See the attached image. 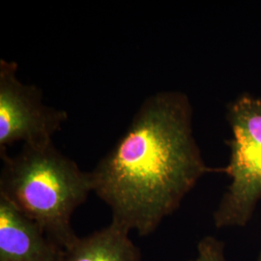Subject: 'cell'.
<instances>
[{
    "label": "cell",
    "instance_id": "1",
    "mask_svg": "<svg viewBox=\"0 0 261 261\" xmlns=\"http://www.w3.org/2000/svg\"><path fill=\"white\" fill-rule=\"evenodd\" d=\"M193 107L182 91L147 97L130 125L91 173L93 192L112 222L140 236L157 230L198 181L224 168L206 165L193 129Z\"/></svg>",
    "mask_w": 261,
    "mask_h": 261
},
{
    "label": "cell",
    "instance_id": "2",
    "mask_svg": "<svg viewBox=\"0 0 261 261\" xmlns=\"http://www.w3.org/2000/svg\"><path fill=\"white\" fill-rule=\"evenodd\" d=\"M1 160L0 197L68 248L79 237L72 216L93 192L91 173L56 149L53 141L24 143L18 154Z\"/></svg>",
    "mask_w": 261,
    "mask_h": 261
},
{
    "label": "cell",
    "instance_id": "3",
    "mask_svg": "<svg viewBox=\"0 0 261 261\" xmlns=\"http://www.w3.org/2000/svg\"><path fill=\"white\" fill-rule=\"evenodd\" d=\"M226 119L232 138L224 168L230 183L213 214L217 228L246 226L261 200V97L239 95L227 105Z\"/></svg>",
    "mask_w": 261,
    "mask_h": 261
},
{
    "label": "cell",
    "instance_id": "4",
    "mask_svg": "<svg viewBox=\"0 0 261 261\" xmlns=\"http://www.w3.org/2000/svg\"><path fill=\"white\" fill-rule=\"evenodd\" d=\"M18 64L0 59V158L17 142L53 141L68 112L43 102L42 90L18 79Z\"/></svg>",
    "mask_w": 261,
    "mask_h": 261
},
{
    "label": "cell",
    "instance_id": "5",
    "mask_svg": "<svg viewBox=\"0 0 261 261\" xmlns=\"http://www.w3.org/2000/svg\"><path fill=\"white\" fill-rule=\"evenodd\" d=\"M64 248L0 197V261H61Z\"/></svg>",
    "mask_w": 261,
    "mask_h": 261
},
{
    "label": "cell",
    "instance_id": "6",
    "mask_svg": "<svg viewBox=\"0 0 261 261\" xmlns=\"http://www.w3.org/2000/svg\"><path fill=\"white\" fill-rule=\"evenodd\" d=\"M130 230L112 222L91 234L77 237L64 249L61 261H141L139 247Z\"/></svg>",
    "mask_w": 261,
    "mask_h": 261
},
{
    "label": "cell",
    "instance_id": "7",
    "mask_svg": "<svg viewBox=\"0 0 261 261\" xmlns=\"http://www.w3.org/2000/svg\"><path fill=\"white\" fill-rule=\"evenodd\" d=\"M189 261H226L224 244L213 236L203 237L196 249V255Z\"/></svg>",
    "mask_w": 261,
    "mask_h": 261
},
{
    "label": "cell",
    "instance_id": "8",
    "mask_svg": "<svg viewBox=\"0 0 261 261\" xmlns=\"http://www.w3.org/2000/svg\"><path fill=\"white\" fill-rule=\"evenodd\" d=\"M256 261H261V252H259V254H258V256H257V259Z\"/></svg>",
    "mask_w": 261,
    "mask_h": 261
}]
</instances>
